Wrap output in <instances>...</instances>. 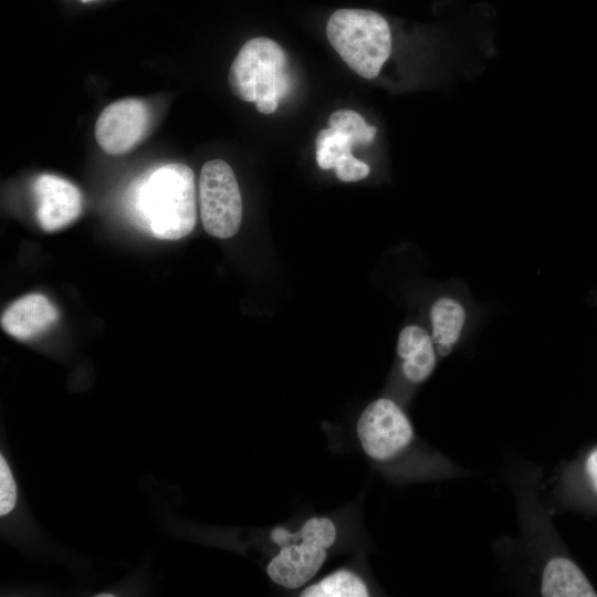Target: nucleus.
Returning <instances> with one entry per match:
<instances>
[{"mask_svg": "<svg viewBox=\"0 0 597 597\" xmlns=\"http://www.w3.org/2000/svg\"><path fill=\"white\" fill-rule=\"evenodd\" d=\"M315 146L316 161L322 169L334 168L355 147L348 135L329 127L318 132Z\"/></svg>", "mask_w": 597, "mask_h": 597, "instance_id": "4468645a", "label": "nucleus"}, {"mask_svg": "<svg viewBox=\"0 0 597 597\" xmlns=\"http://www.w3.org/2000/svg\"><path fill=\"white\" fill-rule=\"evenodd\" d=\"M328 127L348 135L354 145H367L377 134V128L368 125L363 116L352 109H339L331 114Z\"/></svg>", "mask_w": 597, "mask_h": 597, "instance_id": "2eb2a0df", "label": "nucleus"}, {"mask_svg": "<svg viewBox=\"0 0 597 597\" xmlns=\"http://www.w3.org/2000/svg\"><path fill=\"white\" fill-rule=\"evenodd\" d=\"M368 595L364 580L348 569H338L307 586L300 594L302 597H366Z\"/></svg>", "mask_w": 597, "mask_h": 597, "instance_id": "ddd939ff", "label": "nucleus"}, {"mask_svg": "<svg viewBox=\"0 0 597 597\" xmlns=\"http://www.w3.org/2000/svg\"><path fill=\"white\" fill-rule=\"evenodd\" d=\"M430 334L440 357L452 353L471 324L468 300L459 291L437 296L429 306Z\"/></svg>", "mask_w": 597, "mask_h": 597, "instance_id": "1a4fd4ad", "label": "nucleus"}, {"mask_svg": "<svg viewBox=\"0 0 597 597\" xmlns=\"http://www.w3.org/2000/svg\"><path fill=\"white\" fill-rule=\"evenodd\" d=\"M397 355L404 376L413 384L426 381L437 365V349L430 332L418 324L401 328L397 339Z\"/></svg>", "mask_w": 597, "mask_h": 597, "instance_id": "9b49d317", "label": "nucleus"}, {"mask_svg": "<svg viewBox=\"0 0 597 597\" xmlns=\"http://www.w3.org/2000/svg\"><path fill=\"white\" fill-rule=\"evenodd\" d=\"M198 197L201 221L210 235L227 239L238 232L242 222V197L229 164L213 159L202 166Z\"/></svg>", "mask_w": 597, "mask_h": 597, "instance_id": "20e7f679", "label": "nucleus"}, {"mask_svg": "<svg viewBox=\"0 0 597 597\" xmlns=\"http://www.w3.org/2000/svg\"><path fill=\"white\" fill-rule=\"evenodd\" d=\"M271 540L281 546L271 559L266 573L275 584L296 589L310 582L326 559V549L311 540L300 537L283 527L271 532Z\"/></svg>", "mask_w": 597, "mask_h": 597, "instance_id": "0eeeda50", "label": "nucleus"}, {"mask_svg": "<svg viewBox=\"0 0 597 597\" xmlns=\"http://www.w3.org/2000/svg\"><path fill=\"white\" fill-rule=\"evenodd\" d=\"M17 486L3 455L0 457V515H7L15 505Z\"/></svg>", "mask_w": 597, "mask_h": 597, "instance_id": "dca6fc26", "label": "nucleus"}, {"mask_svg": "<svg viewBox=\"0 0 597 597\" xmlns=\"http://www.w3.org/2000/svg\"><path fill=\"white\" fill-rule=\"evenodd\" d=\"M36 219L45 232H54L74 222L83 211V197L71 181L52 174H42L32 185Z\"/></svg>", "mask_w": 597, "mask_h": 597, "instance_id": "6e6552de", "label": "nucleus"}, {"mask_svg": "<svg viewBox=\"0 0 597 597\" xmlns=\"http://www.w3.org/2000/svg\"><path fill=\"white\" fill-rule=\"evenodd\" d=\"M228 82L238 98L255 103L262 114H272L291 86L286 54L272 39H251L234 57Z\"/></svg>", "mask_w": 597, "mask_h": 597, "instance_id": "7ed1b4c3", "label": "nucleus"}, {"mask_svg": "<svg viewBox=\"0 0 597 597\" xmlns=\"http://www.w3.org/2000/svg\"><path fill=\"white\" fill-rule=\"evenodd\" d=\"M59 318L55 306L42 294L32 293L14 301L1 316L2 329L21 341L46 332Z\"/></svg>", "mask_w": 597, "mask_h": 597, "instance_id": "9d476101", "label": "nucleus"}, {"mask_svg": "<svg viewBox=\"0 0 597 597\" xmlns=\"http://www.w3.org/2000/svg\"><path fill=\"white\" fill-rule=\"evenodd\" d=\"M334 169L337 178L345 182L364 179L370 172L369 166L355 158L353 154H348L341 158L334 166Z\"/></svg>", "mask_w": 597, "mask_h": 597, "instance_id": "f3484780", "label": "nucleus"}, {"mask_svg": "<svg viewBox=\"0 0 597 597\" xmlns=\"http://www.w3.org/2000/svg\"><path fill=\"white\" fill-rule=\"evenodd\" d=\"M357 436L368 457L384 461L409 446L413 439V429L395 401L379 398L370 402L359 416Z\"/></svg>", "mask_w": 597, "mask_h": 597, "instance_id": "423d86ee", "label": "nucleus"}, {"mask_svg": "<svg viewBox=\"0 0 597 597\" xmlns=\"http://www.w3.org/2000/svg\"><path fill=\"white\" fill-rule=\"evenodd\" d=\"M586 472L594 490L597 492V449L594 450L586 460Z\"/></svg>", "mask_w": 597, "mask_h": 597, "instance_id": "a211bd4d", "label": "nucleus"}, {"mask_svg": "<svg viewBox=\"0 0 597 597\" xmlns=\"http://www.w3.org/2000/svg\"><path fill=\"white\" fill-rule=\"evenodd\" d=\"M97 597H113V594H98Z\"/></svg>", "mask_w": 597, "mask_h": 597, "instance_id": "6ab92c4d", "label": "nucleus"}, {"mask_svg": "<svg viewBox=\"0 0 597 597\" xmlns=\"http://www.w3.org/2000/svg\"><path fill=\"white\" fill-rule=\"evenodd\" d=\"M544 597H596L597 594L584 573L570 559L552 558L542 577Z\"/></svg>", "mask_w": 597, "mask_h": 597, "instance_id": "f8f14e48", "label": "nucleus"}, {"mask_svg": "<svg viewBox=\"0 0 597 597\" xmlns=\"http://www.w3.org/2000/svg\"><path fill=\"white\" fill-rule=\"evenodd\" d=\"M129 205L137 224L155 238L186 237L197 220L193 171L179 163L149 169L133 185Z\"/></svg>", "mask_w": 597, "mask_h": 597, "instance_id": "f257e3e1", "label": "nucleus"}, {"mask_svg": "<svg viewBox=\"0 0 597 597\" xmlns=\"http://www.w3.org/2000/svg\"><path fill=\"white\" fill-rule=\"evenodd\" d=\"M154 111L138 97L118 100L106 106L96 119L94 135L97 144L108 155H123L142 142L153 130Z\"/></svg>", "mask_w": 597, "mask_h": 597, "instance_id": "39448f33", "label": "nucleus"}, {"mask_svg": "<svg viewBox=\"0 0 597 597\" xmlns=\"http://www.w3.org/2000/svg\"><path fill=\"white\" fill-rule=\"evenodd\" d=\"M326 35L344 62L367 80L378 76L392 52L389 23L371 10L334 11L326 24Z\"/></svg>", "mask_w": 597, "mask_h": 597, "instance_id": "f03ea898", "label": "nucleus"}]
</instances>
